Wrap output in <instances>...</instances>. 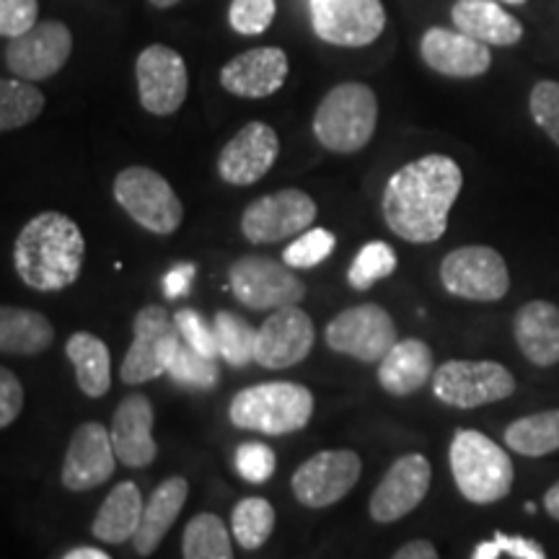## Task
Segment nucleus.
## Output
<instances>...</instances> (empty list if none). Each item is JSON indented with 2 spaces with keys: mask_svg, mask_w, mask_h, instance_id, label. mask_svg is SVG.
Returning a JSON list of instances; mask_svg holds the SVG:
<instances>
[{
  "mask_svg": "<svg viewBox=\"0 0 559 559\" xmlns=\"http://www.w3.org/2000/svg\"><path fill=\"white\" fill-rule=\"evenodd\" d=\"M464 187V174L456 160L443 153H430L404 164L383 187V221L400 239L409 243H432L449 228L453 202Z\"/></svg>",
  "mask_w": 559,
  "mask_h": 559,
  "instance_id": "nucleus-1",
  "label": "nucleus"
},
{
  "mask_svg": "<svg viewBox=\"0 0 559 559\" xmlns=\"http://www.w3.org/2000/svg\"><path fill=\"white\" fill-rule=\"evenodd\" d=\"M86 241L79 223L58 210L34 215L13 243L19 277L37 293L66 290L81 275Z\"/></svg>",
  "mask_w": 559,
  "mask_h": 559,
  "instance_id": "nucleus-2",
  "label": "nucleus"
},
{
  "mask_svg": "<svg viewBox=\"0 0 559 559\" xmlns=\"http://www.w3.org/2000/svg\"><path fill=\"white\" fill-rule=\"evenodd\" d=\"M313 415V394L293 381L257 383L230 400L228 417L236 428L262 436H290L304 430Z\"/></svg>",
  "mask_w": 559,
  "mask_h": 559,
  "instance_id": "nucleus-3",
  "label": "nucleus"
},
{
  "mask_svg": "<svg viewBox=\"0 0 559 559\" xmlns=\"http://www.w3.org/2000/svg\"><path fill=\"white\" fill-rule=\"evenodd\" d=\"M449 461L459 492L474 506H492L513 489V461L485 432L456 430Z\"/></svg>",
  "mask_w": 559,
  "mask_h": 559,
  "instance_id": "nucleus-4",
  "label": "nucleus"
},
{
  "mask_svg": "<svg viewBox=\"0 0 559 559\" xmlns=\"http://www.w3.org/2000/svg\"><path fill=\"white\" fill-rule=\"evenodd\" d=\"M379 124V99L366 83L347 81L321 99L313 115V135L332 153H358L366 148Z\"/></svg>",
  "mask_w": 559,
  "mask_h": 559,
  "instance_id": "nucleus-5",
  "label": "nucleus"
},
{
  "mask_svg": "<svg viewBox=\"0 0 559 559\" xmlns=\"http://www.w3.org/2000/svg\"><path fill=\"white\" fill-rule=\"evenodd\" d=\"M117 205L138 223L140 228L156 236H171L185 221V207L174 187L148 166H128L117 174L115 187Z\"/></svg>",
  "mask_w": 559,
  "mask_h": 559,
  "instance_id": "nucleus-6",
  "label": "nucleus"
},
{
  "mask_svg": "<svg viewBox=\"0 0 559 559\" xmlns=\"http://www.w3.org/2000/svg\"><path fill=\"white\" fill-rule=\"evenodd\" d=\"M132 337L128 353H124L120 379L130 386L158 379L166 373L169 362L181 345L174 313L164 306H143L132 319Z\"/></svg>",
  "mask_w": 559,
  "mask_h": 559,
  "instance_id": "nucleus-7",
  "label": "nucleus"
},
{
  "mask_svg": "<svg viewBox=\"0 0 559 559\" xmlns=\"http://www.w3.org/2000/svg\"><path fill=\"white\" fill-rule=\"evenodd\" d=\"M432 394L449 407L474 409L508 400L515 391V379L495 360H449L432 373Z\"/></svg>",
  "mask_w": 559,
  "mask_h": 559,
  "instance_id": "nucleus-8",
  "label": "nucleus"
},
{
  "mask_svg": "<svg viewBox=\"0 0 559 559\" xmlns=\"http://www.w3.org/2000/svg\"><path fill=\"white\" fill-rule=\"evenodd\" d=\"M228 283L239 304L251 311H277L298 306L306 296V285L293 267L270 257L249 254L230 264Z\"/></svg>",
  "mask_w": 559,
  "mask_h": 559,
  "instance_id": "nucleus-9",
  "label": "nucleus"
},
{
  "mask_svg": "<svg viewBox=\"0 0 559 559\" xmlns=\"http://www.w3.org/2000/svg\"><path fill=\"white\" fill-rule=\"evenodd\" d=\"M440 283L456 298L500 300L510 290V272L492 247H459L440 262Z\"/></svg>",
  "mask_w": 559,
  "mask_h": 559,
  "instance_id": "nucleus-10",
  "label": "nucleus"
},
{
  "mask_svg": "<svg viewBox=\"0 0 559 559\" xmlns=\"http://www.w3.org/2000/svg\"><path fill=\"white\" fill-rule=\"evenodd\" d=\"M317 202L300 190H280L254 200L241 215L243 239L254 247L300 236L317 221Z\"/></svg>",
  "mask_w": 559,
  "mask_h": 559,
  "instance_id": "nucleus-11",
  "label": "nucleus"
},
{
  "mask_svg": "<svg viewBox=\"0 0 559 559\" xmlns=\"http://www.w3.org/2000/svg\"><path fill=\"white\" fill-rule=\"evenodd\" d=\"M324 340L334 353L360 362L383 360V355L400 342L396 324L379 304H360L337 313L326 324Z\"/></svg>",
  "mask_w": 559,
  "mask_h": 559,
  "instance_id": "nucleus-12",
  "label": "nucleus"
},
{
  "mask_svg": "<svg viewBox=\"0 0 559 559\" xmlns=\"http://www.w3.org/2000/svg\"><path fill=\"white\" fill-rule=\"evenodd\" d=\"M311 24L321 41L334 47H368L386 29L381 0H309Z\"/></svg>",
  "mask_w": 559,
  "mask_h": 559,
  "instance_id": "nucleus-13",
  "label": "nucleus"
},
{
  "mask_svg": "<svg viewBox=\"0 0 559 559\" xmlns=\"http://www.w3.org/2000/svg\"><path fill=\"white\" fill-rule=\"evenodd\" d=\"M135 81L140 104L156 117L177 115L190 91L185 58L166 45H151L138 55Z\"/></svg>",
  "mask_w": 559,
  "mask_h": 559,
  "instance_id": "nucleus-14",
  "label": "nucleus"
},
{
  "mask_svg": "<svg viewBox=\"0 0 559 559\" xmlns=\"http://www.w3.org/2000/svg\"><path fill=\"white\" fill-rule=\"evenodd\" d=\"M73 55V34L62 21H39L24 37L9 39L3 47L5 68L16 79L47 81L66 68Z\"/></svg>",
  "mask_w": 559,
  "mask_h": 559,
  "instance_id": "nucleus-15",
  "label": "nucleus"
},
{
  "mask_svg": "<svg viewBox=\"0 0 559 559\" xmlns=\"http://www.w3.org/2000/svg\"><path fill=\"white\" fill-rule=\"evenodd\" d=\"M362 461L355 451H321L293 474V495L306 508H330L358 485Z\"/></svg>",
  "mask_w": 559,
  "mask_h": 559,
  "instance_id": "nucleus-16",
  "label": "nucleus"
},
{
  "mask_svg": "<svg viewBox=\"0 0 559 559\" xmlns=\"http://www.w3.org/2000/svg\"><path fill=\"white\" fill-rule=\"evenodd\" d=\"M432 481V466L423 453L396 459L370 495L368 510L376 523H396L425 500Z\"/></svg>",
  "mask_w": 559,
  "mask_h": 559,
  "instance_id": "nucleus-17",
  "label": "nucleus"
},
{
  "mask_svg": "<svg viewBox=\"0 0 559 559\" xmlns=\"http://www.w3.org/2000/svg\"><path fill=\"white\" fill-rule=\"evenodd\" d=\"M313 342H317V330L309 313L300 306H285V309L272 311L260 326L257 362L270 370L293 368L309 358Z\"/></svg>",
  "mask_w": 559,
  "mask_h": 559,
  "instance_id": "nucleus-18",
  "label": "nucleus"
},
{
  "mask_svg": "<svg viewBox=\"0 0 559 559\" xmlns=\"http://www.w3.org/2000/svg\"><path fill=\"white\" fill-rule=\"evenodd\" d=\"M280 138L267 122H249L223 145L218 153V174L230 187H251L275 166Z\"/></svg>",
  "mask_w": 559,
  "mask_h": 559,
  "instance_id": "nucleus-19",
  "label": "nucleus"
},
{
  "mask_svg": "<svg viewBox=\"0 0 559 559\" xmlns=\"http://www.w3.org/2000/svg\"><path fill=\"white\" fill-rule=\"evenodd\" d=\"M117 451L111 430L102 423H83L70 438L66 461H62V485L70 492H86L111 479L117 466Z\"/></svg>",
  "mask_w": 559,
  "mask_h": 559,
  "instance_id": "nucleus-20",
  "label": "nucleus"
},
{
  "mask_svg": "<svg viewBox=\"0 0 559 559\" xmlns=\"http://www.w3.org/2000/svg\"><path fill=\"white\" fill-rule=\"evenodd\" d=\"M419 55L425 66L449 79H477L492 66V52L485 41L472 39L464 32L430 26L419 39Z\"/></svg>",
  "mask_w": 559,
  "mask_h": 559,
  "instance_id": "nucleus-21",
  "label": "nucleus"
},
{
  "mask_svg": "<svg viewBox=\"0 0 559 559\" xmlns=\"http://www.w3.org/2000/svg\"><path fill=\"white\" fill-rule=\"evenodd\" d=\"M288 55L280 47H254L230 58L221 70V86L241 99H267L288 79Z\"/></svg>",
  "mask_w": 559,
  "mask_h": 559,
  "instance_id": "nucleus-22",
  "label": "nucleus"
},
{
  "mask_svg": "<svg viewBox=\"0 0 559 559\" xmlns=\"http://www.w3.org/2000/svg\"><path fill=\"white\" fill-rule=\"evenodd\" d=\"M153 404L145 394L128 396L120 402L111 417V443H115L117 459L130 469H143L156 461L158 445L153 440Z\"/></svg>",
  "mask_w": 559,
  "mask_h": 559,
  "instance_id": "nucleus-23",
  "label": "nucleus"
},
{
  "mask_svg": "<svg viewBox=\"0 0 559 559\" xmlns=\"http://www.w3.org/2000/svg\"><path fill=\"white\" fill-rule=\"evenodd\" d=\"M513 334L523 358L549 368L559 362V306L549 300H528L515 311Z\"/></svg>",
  "mask_w": 559,
  "mask_h": 559,
  "instance_id": "nucleus-24",
  "label": "nucleus"
},
{
  "mask_svg": "<svg viewBox=\"0 0 559 559\" xmlns=\"http://www.w3.org/2000/svg\"><path fill=\"white\" fill-rule=\"evenodd\" d=\"M451 21L459 32L489 47H513L523 39V24L500 5V0H456Z\"/></svg>",
  "mask_w": 559,
  "mask_h": 559,
  "instance_id": "nucleus-25",
  "label": "nucleus"
},
{
  "mask_svg": "<svg viewBox=\"0 0 559 559\" xmlns=\"http://www.w3.org/2000/svg\"><path fill=\"white\" fill-rule=\"evenodd\" d=\"M432 349L423 340H400L383 355L379 383L391 396H409L432 381Z\"/></svg>",
  "mask_w": 559,
  "mask_h": 559,
  "instance_id": "nucleus-26",
  "label": "nucleus"
},
{
  "mask_svg": "<svg viewBox=\"0 0 559 559\" xmlns=\"http://www.w3.org/2000/svg\"><path fill=\"white\" fill-rule=\"evenodd\" d=\"M187 495H190V485H187L185 477H171L153 489L151 500L145 502L143 521H140L135 539H132L140 557H151L160 547L174 521L179 519Z\"/></svg>",
  "mask_w": 559,
  "mask_h": 559,
  "instance_id": "nucleus-27",
  "label": "nucleus"
},
{
  "mask_svg": "<svg viewBox=\"0 0 559 559\" xmlns=\"http://www.w3.org/2000/svg\"><path fill=\"white\" fill-rule=\"evenodd\" d=\"M143 510L145 502L135 481H120L102 502L99 513L91 523V534L104 544H124L135 539L140 521H143Z\"/></svg>",
  "mask_w": 559,
  "mask_h": 559,
  "instance_id": "nucleus-28",
  "label": "nucleus"
},
{
  "mask_svg": "<svg viewBox=\"0 0 559 559\" xmlns=\"http://www.w3.org/2000/svg\"><path fill=\"white\" fill-rule=\"evenodd\" d=\"M55 342V326L45 313L21 306L0 309V349L5 355H41Z\"/></svg>",
  "mask_w": 559,
  "mask_h": 559,
  "instance_id": "nucleus-29",
  "label": "nucleus"
},
{
  "mask_svg": "<svg viewBox=\"0 0 559 559\" xmlns=\"http://www.w3.org/2000/svg\"><path fill=\"white\" fill-rule=\"evenodd\" d=\"M66 353L75 368V381L83 394L99 400L111 386V358L107 342L91 332H75L66 342Z\"/></svg>",
  "mask_w": 559,
  "mask_h": 559,
  "instance_id": "nucleus-30",
  "label": "nucleus"
},
{
  "mask_svg": "<svg viewBox=\"0 0 559 559\" xmlns=\"http://www.w3.org/2000/svg\"><path fill=\"white\" fill-rule=\"evenodd\" d=\"M506 443L521 456L539 459L559 451V409L536 412L506 428Z\"/></svg>",
  "mask_w": 559,
  "mask_h": 559,
  "instance_id": "nucleus-31",
  "label": "nucleus"
},
{
  "mask_svg": "<svg viewBox=\"0 0 559 559\" xmlns=\"http://www.w3.org/2000/svg\"><path fill=\"white\" fill-rule=\"evenodd\" d=\"M185 559H234L230 531L215 513H200L187 523L181 536Z\"/></svg>",
  "mask_w": 559,
  "mask_h": 559,
  "instance_id": "nucleus-32",
  "label": "nucleus"
},
{
  "mask_svg": "<svg viewBox=\"0 0 559 559\" xmlns=\"http://www.w3.org/2000/svg\"><path fill=\"white\" fill-rule=\"evenodd\" d=\"M45 94L32 81H0V130L11 132L26 128L45 111Z\"/></svg>",
  "mask_w": 559,
  "mask_h": 559,
  "instance_id": "nucleus-33",
  "label": "nucleus"
},
{
  "mask_svg": "<svg viewBox=\"0 0 559 559\" xmlns=\"http://www.w3.org/2000/svg\"><path fill=\"white\" fill-rule=\"evenodd\" d=\"M275 531V508L264 498H243L230 513V534L241 549H260Z\"/></svg>",
  "mask_w": 559,
  "mask_h": 559,
  "instance_id": "nucleus-34",
  "label": "nucleus"
},
{
  "mask_svg": "<svg viewBox=\"0 0 559 559\" xmlns=\"http://www.w3.org/2000/svg\"><path fill=\"white\" fill-rule=\"evenodd\" d=\"M213 326L215 334H218L221 358L230 368H243L251 360H257V337H260V330H254L247 319L236 317L230 311H218L213 319Z\"/></svg>",
  "mask_w": 559,
  "mask_h": 559,
  "instance_id": "nucleus-35",
  "label": "nucleus"
},
{
  "mask_svg": "<svg viewBox=\"0 0 559 559\" xmlns=\"http://www.w3.org/2000/svg\"><path fill=\"white\" fill-rule=\"evenodd\" d=\"M166 376H169L174 383L187 389H213L221 379V370L218 360L198 353V349H192L185 340H181L169 368H166Z\"/></svg>",
  "mask_w": 559,
  "mask_h": 559,
  "instance_id": "nucleus-36",
  "label": "nucleus"
},
{
  "mask_svg": "<svg viewBox=\"0 0 559 559\" xmlns=\"http://www.w3.org/2000/svg\"><path fill=\"white\" fill-rule=\"evenodd\" d=\"M396 251L389 247L386 241H370L355 254L353 264L347 270V283L355 290H368L373 288L379 280H386L391 272L396 270Z\"/></svg>",
  "mask_w": 559,
  "mask_h": 559,
  "instance_id": "nucleus-37",
  "label": "nucleus"
},
{
  "mask_svg": "<svg viewBox=\"0 0 559 559\" xmlns=\"http://www.w3.org/2000/svg\"><path fill=\"white\" fill-rule=\"evenodd\" d=\"M334 247H337V236L332 230L309 228L296 241L285 247L283 262L293 270H311L324 260H330Z\"/></svg>",
  "mask_w": 559,
  "mask_h": 559,
  "instance_id": "nucleus-38",
  "label": "nucleus"
},
{
  "mask_svg": "<svg viewBox=\"0 0 559 559\" xmlns=\"http://www.w3.org/2000/svg\"><path fill=\"white\" fill-rule=\"evenodd\" d=\"M277 13L275 0H230L228 24L243 37H260L272 26Z\"/></svg>",
  "mask_w": 559,
  "mask_h": 559,
  "instance_id": "nucleus-39",
  "label": "nucleus"
},
{
  "mask_svg": "<svg viewBox=\"0 0 559 559\" xmlns=\"http://www.w3.org/2000/svg\"><path fill=\"white\" fill-rule=\"evenodd\" d=\"M472 559H549L539 542L519 534H502L498 531L474 549Z\"/></svg>",
  "mask_w": 559,
  "mask_h": 559,
  "instance_id": "nucleus-40",
  "label": "nucleus"
},
{
  "mask_svg": "<svg viewBox=\"0 0 559 559\" xmlns=\"http://www.w3.org/2000/svg\"><path fill=\"white\" fill-rule=\"evenodd\" d=\"M174 321H177V330L181 334V340H185L192 349L207 355V358H221L218 334H215V326L207 324V321L202 319L200 311L181 309L174 313Z\"/></svg>",
  "mask_w": 559,
  "mask_h": 559,
  "instance_id": "nucleus-41",
  "label": "nucleus"
},
{
  "mask_svg": "<svg viewBox=\"0 0 559 559\" xmlns=\"http://www.w3.org/2000/svg\"><path fill=\"white\" fill-rule=\"evenodd\" d=\"M528 109L534 122L559 145V81H539L531 88Z\"/></svg>",
  "mask_w": 559,
  "mask_h": 559,
  "instance_id": "nucleus-42",
  "label": "nucleus"
},
{
  "mask_svg": "<svg viewBox=\"0 0 559 559\" xmlns=\"http://www.w3.org/2000/svg\"><path fill=\"white\" fill-rule=\"evenodd\" d=\"M275 466L277 459L270 445L251 440V443H241L239 449H236V472H239L241 479H247L249 485H262V481H267L272 474H275Z\"/></svg>",
  "mask_w": 559,
  "mask_h": 559,
  "instance_id": "nucleus-43",
  "label": "nucleus"
},
{
  "mask_svg": "<svg viewBox=\"0 0 559 559\" xmlns=\"http://www.w3.org/2000/svg\"><path fill=\"white\" fill-rule=\"evenodd\" d=\"M39 24L37 0H0V34L3 39L24 37Z\"/></svg>",
  "mask_w": 559,
  "mask_h": 559,
  "instance_id": "nucleus-44",
  "label": "nucleus"
},
{
  "mask_svg": "<svg viewBox=\"0 0 559 559\" xmlns=\"http://www.w3.org/2000/svg\"><path fill=\"white\" fill-rule=\"evenodd\" d=\"M24 409V389L9 368L0 370V428L13 425Z\"/></svg>",
  "mask_w": 559,
  "mask_h": 559,
  "instance_id": "nucleus-45",
  "label": "nucleus"
},
{
  "mask_svg": "<svg viewBox=\"0 0 559 559\" xmlns=\"http://www.w3.org/2000/svg\"><path fill=\"white\" fill-rule=\"evenodd\" d=\"M194 277H198V264L185 262V264H177V267H171L164 277V296L171 300L185 298L187 293L192 290Z\"/></svg>",
  "mask_w": 559,
  "mask_h": 559,
  "instance_id": "nucleus-46",
  "label": "nucleus"
},
{
  "mask_svg": "<svg viewBox=\"0 0 559 559\" xmlns=\"http://www.w3.org/2000/svg\"><path fill=\"white\" fill-rule=\"evenodd\" d=\"M391 559H440V555L430 542L417 539V542L404 544L402 549H396L394 557H391Z\"/></svg>",
  "mask_w": 559,
  "mask_h": 559,
  "instance_id": "nucleus-47",
  "label": "nucleus"
},
{
  "mask_svg": "<svg viewBox=\"0 0 559 559\" xmlns=\"http://www.w3.org/2000/svg\"><path fill=\"white\" fill-rule=\"evenodd\" d=\"M62 559H111L107 551L94 549V547H79V549H70Z\"/></svg>",
  "mask_w": 559,
  "mask_h": 559,
  "instance_id": "nucleus-48",
  "label": "nucleus"
},
{
  "mask_svg": "<svg viewBox=\"0 0 559 559\" xmlns=\"http://www.w3.org/2000/svg\"><path fill=\"white\" fill-rule=\"evenodd\" d=\"M544 508H547V513L551 519L559 521V481L557 485H551L547 489V495H544Z\"/></svg>",
  "mask_w": 559,
  "mask_h": 559,
  "instance_id": "nucleus-49",
  "label": "nucleus"
},
{
  "mask_svg": "<svg viewBox=\"0 0 559 559\" xmlns=\"http://www.w3.org/2000/svg\"><path fill=\"white\" fill-rule=\"evenodd\" d=\"M177 3L181 0H151V5H156V9H174Z\"/></svg>",
  "mask_w": 559,
  "mask_h": 559,
  "instance_id": "nucleus-50",
  "label": "nucleus"
},
{
  "mask_svg": "<svg viewBox=\"0 0 559 559\" xmlns=\"http://www.w3.org/2000/svg\"><path fill=\"white\" fill-rule=\"evenodd\" d=\"M500 3H510V5H523L526 0H500Z\"/></svg>",
  "mask_w": 559,
  "mask_h": 559,
  "instance_id": "nucleus-51",
  "label": "nucleus"
}]
</instances>
